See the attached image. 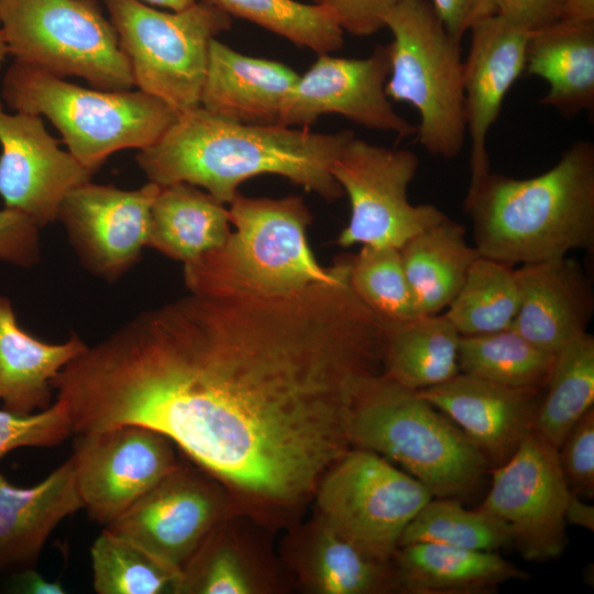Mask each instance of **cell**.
I'll return each mask as SVG.
<instances>
[{
  "mask_svg": "<svg viewBox=\"0 0 594 594\" xmlns=\"http://www.w3.org/2000/svg\"><path fill=\"white\" fill-rule=\"evenodd\" d=\"M384 343L349 272L278 296L190 293L97 343L84 414L94 430L158 431L229 486L288 504L352 448L353 407L383 374Z\"/></svg>",
  "mask_w": 594,
  "mask_h": 594,
  "instance_id": "obj_1",
  "label": "cell"
},
{
  "mask_svg": "<svg viewBox=\"0 0 594 594\" xmlns=\"http://www.w3.org/2000/svg\"><path fill=\"white\" fill-rule=\"evenodd\" d=\"M350 130L316 133L284 125L230 121L201 106L178 113L136 162L150 182L161 187L187 183L230 204L245 180L278 175L328 201L344 194L332 167L354 138Z\"/></svg>",
  "mask_w": 594,
  "mask_h": 594,
  "instance_id": "obj_2",
  "label": "cell"
},
{
  "mask_svg": "<svg viewBox=\"0 0 594 594\" xmlns=\"http://www.w3.org/2000/svg\"><path fill=\"white\" fill-rule=\"evenodd\" d=\"M474 248L510 266L594 249V144L578 141L548 170L514 178L490 172L469 188Z\"/></svg>",
  "mask_w": 594,
  "mask_h": 594,
  "instance_id": "obj_3",
  "label": "cell"
},
{
  "mask_svg": "<svg viewBox=\"0 0 594 594\" xmlns=\"http://www.w3.org/2000/svg\"><path fill=\"white\" fill-rule=\"evenodd\" d=\"M231 232L224 243L185 263L191 294L207 297L278 296L349 272V257L321 266L308 241L311 215L301 197L252 198L238 194L229 204Z\"/></svg>",
  "mask_w": 594,
  "mask_h": 594,
  "instance_id": "obj_4",
  "label": "cell"
},
{
  "mask_svg": "<svg viewBox=\"0 0 594 594\" xmlns=\"http://www.w3.org/2000/svg\"><path fill=\"white\" fill-rule=\"evenodd\" d=\"M352 447L391 459L433 497L465 496L490 468L468 436L416 391L383 374L360 392L351 417Z\"/></svg>",
  "mask_w": 594,
  "mask_h": 594,
  "instance_id": "obj_5",
  "label": "cell"
},
{
  "mask_svg": "<svg viewBox=\"0 0 594 594\" xmlns=\"http://www.w3.org/2000/svg\"><path fill=\"white\" fill-rule=\"evenodd\" d=\"M1 97L14 111L46 117L92 174L114 152L156 142L178 116L140 89H88L19 61L4 74Z\"/></svg>",
  "mask_w": 594,
  "mask_h": 594,
  "instance_id": "obj_6",
  "label": "cell"
},
{
  "mask_svg": "<svg viewBox=\"0 0 594 594\" xmlns=\"http://www.w3.org/2000/svg\"><path fill=\"white\" fill-rule=\"evenodd\" d=\"M385 28L392 34L386 45L388 99L416 109V135L427 153L458 156L466 136L461 42L447 32L428 0L402 2Z\"/></svg>",
  "mask_w": 594,
  "mask_h": 594,
  "instance_id": "obj_7",
  "label": "cell"
},
{
  "mask_svg": "<svg viewBox=\"0 0 594 594\" xmlns=\"http://www.w3.org/2000/svg\"><path fill=\"white\" fill-rule=\"evenodd\" d=\"M134 85L182 113L200 106L210 42L232 16L208 0L160 11L140 0H102Z\"/></svg>",
  "mask_w": 594,
  "mask_h": 594,
  "instance_id": "obj_8",
  "label": "cell"
},
{
  "mask_svg": "<svg viewBox=\"0 0 594 594\" xmlns=\"http://www.w3.org/2000/svg\"><path fill=\"white\" fill-rule=\"evenodd\" d=\"M8 53L57 77L77 76L94 88L134 85L117 31L97 0H0Z\"/></svg>",
  "mask_w": 594,
  "mask_h": 594,
  "instance_id": "obj_9",
  "label": "cell"
},
{
  "mask_svg": "<svg viewBox=\"0 0 594 594\" xmlns=\"http://www.w3.org/2000/svg\"><path fill=\"white\" fill-rule=\"evenodd\" d=\"M316 493L322 522L383 561H391L407 525L433 497L413 475L356 447L327 470Z\"/></svg>",
  "mask_w": 594,
  "mask_h": 594,
  "instance_id": "obj_10",
  "label": "cell"
},
{
  "mask_svg": "<svg viewBox=\"0 0 594 594\" xmlns=\"http://www.w3.org/2000/svg\"><path fill=\"white\" fill-rule=\"evenodd\" d=\"M419 167L417 155L354 136L332 167L350 202V219L338 244L392 246L400 250L413 237L448 216L430 204L413 205L408 188Z\"/></svg>",
  "mask_w": 594,
  "mask_h": 594,
  "instance_id": "obj_11",
  "label": "cell"
},
{
  "mask_svg": "<svg viewBox=\"0 0 594 594\" xmlns=\"http://www.w3.org/2000/svg\"><path fill=\"white\" fill-rule=\"evenodd\" d=\"M492 473L491 490L480 508L508 525L513 546L524 559L543 562L558 558L566 544L570 496L558 449L532 429Z\"/></svg>",
  "mask_w": 594,
  "mask_h": 594,
  "instance_id": "obj_12",
  "label": "cell"
},
{
  "mask_svg": "<svg viewBox=\"0 0 594 594\" xmlns=\"http://www.w3.org/2000/svg\"><path fill=\"white\" fill-rule=\"evenodd\" d=\"M73 447L82 508L105 527L179 466L173 441L139 425L78 433Z\"/></svg>",
  "mask_w": 594,
  "mask_h": 594,
  "instance_id": "obj_13",
  "label": "cell"
},
{
  "mask_svg": "<svg viewBox=\"0 0 594 594\" xmlns=\"http://www.w3.org/2000/svg\"><path fill=\"white\" fill-rule=\"evenodd\" d=\"M388 75L386 45H377L363 58L319 54L308 70L299 75L279 125L305 128L321 116L334 113L399 139L416 135L417 125L399 116L386 95Z\"/></svg>",
  "mask_w": 594,
  "mask_h": 594,
  "instance_id": "obj_14",
  "label": "cell"
},
{
  "mask_svg": "<svg viewBox=\"0 0 594 594\" xmlns=\"http://www.w3.org/2000/svg\"><path fill=\"white\" fill-rule=\"evenodd\" d=\"M160 189L152 182L134 190L88 182L65 197L58 219L88 270L111 280L135 264L147 246Z\"/></svg>",
  "mask_w": 594,
  "mask_h": 594,
  "instance_id": "obj_15",
  "label": "cell"
},
{
  "mask_svg": "<svg viewBox=\"0 0 594 594\" xmlns=\"http://www.w3.org/2000/svg\"><path fill=\"white\" fill-rule=\"evenodd\" d=\"M0 198L38 228L56 219L65 197L92 173L46 130L41 116L9 113L0 99Z\"/></svg>",
  "mask_w": 594,
  "mask_h": 594,
  "instance_id": "obj_16",
  "label": "cell"
},
{
  "mask_svg": "<svg viewBox=\"0 0 594 594\" xmlns=\"http://www.w3.org/2000/svg\"><path fill=\"white\" fill-rule=\"evenodd\" d=\"M222 507L221 494L211 481L178 466L105 528L182 572L218 528Z\"/></svg>",
  "mask_w": 594,
  "mask_h": 594,
  "instance_id": "obj_17",
  "label": "cell"
},
{
  "mask_svg": "<svg viewBox=\"0 0 594 594\" xmlns=\"http://www.w3.org/2000/svg\"><path fill=\"white\" fill-rule=\"evenodd\" d=\"M542 388L514 387L465 373L420 391L419 396L453 421L490 466L505 463L532 430Z\"/></svg>",
  "mask_w": 594,
  "mask_h": 594,
  "instance_id": "obj_18",
  "label": "cell"
},
{
  "mask_svg": "<svg viewBox=\"0 0 594 594\" xmlns=\"http://www.w3.org/2000/svg\"><path fill=\"white\" fill-rule=\"evenodd\" d=\"M464 59V113L471 141V182L475 187L491 172L487 152L490 130L504 100L525 73L528 31L496 14L475 25Z\"/></svg>",
  "mask_w": 594,
  "mask_h": 594,
  "instance_id": "obj_19",
  "label": "cell"
},
{
  "mask_svg": "<svg viewBox=\"0 0 594 594\" xmlns=\"http://www.w3.org/2000/svg\"><path fill=\"white\" fill-rule=\"evenodd\" d=\"M515 274L519 306L512 328L516 332L553 355L587 332L594 295L578 261L564 256L522 264Z\"/></svg>",
  "mask_w": 594,
  "mask_h": 594,
  "instance_id": "obj_20",
  "label": "cell"
},
{
  "mask_svg": "<svg viewBox=\"0 0 594 594\" xmlns=\"http://www.w3.org/2000/svg\"><path fill=\"white\" fill-rule=\"evenodd\" d=\"M298 77L280 62L242 54L216 37L209 45L200 106L230 121L279 125Z\"/></svg>",
  "mask_w": 594,
  "mask_h": 594,
  "instance_id": "obj_21",
  "label": "cell"
},
{
  "mask_svg": "<svg viewBox=\"0 0 594 594\" xmlns=\"http://www.w3.org/2000/svg\"><path fill=\"white\" fill-rule=\"evenodd\" d=\"M79 509L70 457L30 487L14 485L0 472V574L35 569L53 530Z\"/></svg>",
  "mask_w": 594,
  "mask_h": 594,
  "instance_id": "obj_22",
  "label": "cell"
},
{
  "mask_svg": "<svg viewBox=\"0 0 594 594\" xmlns=\"http://www.w3.org/2000/svg\"><path fill=\"white\" fill-rule=\"evenodd\" d=\"M398 590L410 594H487L527 573L496 551L420 542L392 556Z\"/></svg>",
  "mask_w": 594,
  "mask_h": 594,
  "instance_id": "obj_23",
  "label": "cell"
},
{
  "mask_svg": "<svg viewBox=\"0 0 594 594\" xmlns=\"http://www.w3.org/2000/svg\"><path fill=\"white\" fill-rule=\"evenodd\" d=\"M88 345L73 333L63 343L44 342L16 321L11 301L0 296V403L16 414L52 405V380Z\"/></svg>",
  "mask_w": 594,
  "mask_h": 594,
  "instance_id": "obj_24",
  "label": "cell"
},
{
  "mask_svg": "<svg viewBox=\"0 0 594 594\" xmlns=\"http://www.w3.org/2000/svg\"><path fill=\"white\" fill-rule=\"evenodd\" d=\"M525 73L548 84L540 103L565 117L594 107V24L556 21L529 33Z\"/></svg>",
  "mask_w": 594,
  "mask_h": 594,
  "instance_id": "obj_25",
  "label": "cell"
},
{
  "mask_svg": "<svg viewBox=\"0 0 594 594\" xmlns=\"http://www.w3.org/2000/svg\"><path fill=\"white\" fill-rule=\"evenodd\" d=\"M230 226L224 204L197 186L172 184L153 202L147 246L185 264L221 246Z\"/></svg>",
  "mask_w": 594,
  "mask_h": 594,
  "instance_id": "obj_26",
  "label": "cell"
},
{
  "mask_svg": "<svg viewBox=\"0 0 594 594\" xmlns=\"http://www.w3.org/2000/svg\"><path fill=\"white\" fill-rule=\"evenodd\" d=\"M418 316L447 308L480 256L465 240V228L449 217L413 237L400 250Z\"/></svg>",
  "mask_w": 594,
  "mask_h": 594,
  "instance_id": "obj_27",
  "label": "cell"
},
{
  "mask_svg": "<svg viewBox=\"0 0 594 594\" xmlns=\"http://www.w3.org/2000/svg\"><path fill=\"white\" fill-rule=\"evenodd\" d=\"M459 340L444 314L385 322L383 375L411 391L441 384L460 373Z\"/></svg>",
  "mask_w": 594,
  "mask_h": 594,
  "instance_id": "obj_28",
  "label": "cell"
},
{
  "mask_svg": "<svg viewBox=\"0 0 594 594\" xmlns=\"http://www.w3.org/2000/svg\"><path fill=\"white\" fill-rule=\"evenodd\" d=\"M532 429L559 449L594 404V337L583 333L559 353L544 386Z\"/></svg>",
  "mask_w": 594,
  "mask_h": 594,
  "instance_id": "obj_29",
  "label": "cell"
},
{
  "mask_svg": "<svg viewBox=\"0 0 594 594\" xmlns=\"http://www.w3.org/2000/svg\"><path fill=\"white\" fill-rule=\"evenodd\" d=\"M518 306L514 266L480 255L444 315L460 336H480L512 328Z\"/></svg>",
  "mask_w": 594,
  "mask_h": 594,
  "instance_id": "obj_30",
  "label": "cell"
},
{
  "mask_svg": "<svg viewBox=\"0 0 594 594\" xmlns=\"http://www.w3.org/2000/svg\"><path fill=\"white\" fill-rule=\"evenodd\" d=\"M554 358L513 328L459 340L460 372L507 386L543 389Z\"/></svg>",
  "mask_w": 594,
  "mask_h": 594,
  "instance_id": "obj_31",
  "label": "cell"
},
{
  "mask_svg": "<svg viewBox=\"0 0 594 594\" xmlns=\"http://www.w3.org/2000/svg\"><path fill=\"white\" fill-rule=\"evenodd\" d=\"M90 557L98 594L177 593L180 571L107 528L94 541Z\"/></svg>",
  "mask_w": 594,
  "mask_h": 594,
  "instance_id": "obj_32",
  "label": "cell"
},
{
  "mask_svg": "<svg viewBox=\"0 0 594 594\" xmlns=\"http://www.w3.org/2000/svg\"><path fill=\"white\" fill-rule=\"evenodd\" d=\"M309 579L323 594L399 591L389 561L378 560L322 522L308 561Z\"/></svg>",
  "mask_w": 594,
  "mask_h": 594,
  "instance_id": "obj_33",
  "label": "cell"
},
{
  "mask_svg": "<svg viewBox=\"0 0 594 594\" xmlns=\"http://www.w3.org/2000/svg\"><path fill=\"white\" fill-rule=\"evenodd\" d=\"M430 542L482 551L513 546L508 525L477 508L465 509L454 498L433 497L407 525L398 546Z\"/></svg>",
  "mask_w": 594,
  "mask_h": 594,
  "instance_id": "obj_34",
  "label": "cell"
},
{
  "mask_svg": "<svg viewBox=\"0 0 594 594\" xmlns=\"http://www.w3.org/2000/svg\"><path fill=\"white\" fill-rule=\"evenodd\" d=\"M230 16L250 21L319 54L340 50L344 32L326 8L296 0H208Z\"/></svg>",
  "mask_w": 594,
  "mask_h": 594,
  "instance_id": "obj_35",
  "label": "cell"
},
{
  "mask_svg": "<svg viewBox=\"0 0 594 594\" xmlns=\"http://www.w3.org/2000/svg\"><path fill=\"white\" fill-rule=\"evenodd\" d=\"M349 284L385 322L418 316L396 248L362 245L356 255L349 256Z\"/></svg>",
  "mask_w": 594,
  "mask_h": 594,
  "instance_id": "obj_36",
  "label": "cell"
},
{
  "mask_svg": "<svg viewBox=\"0 0 594 594\" xmlns=\"http://www.w3.org/2000/svg\"><path fill=\"white\" fill-rule=\"evenodd\" d=\"M253 591L243 562L216 528L183 569L177 593L248 594Z\"/></svg>",
  "mask_w": 594,
  "mask_h": 594,
  "instance_id": "obj_37",
  "label": "cell"
},
{
  "mask_svg": "<svg viewBox=\"0 0 594 594\" xmlns=\"http://www.w3.org/2000/svg\"><path fill=\"white\" fill-rule=\"evenodd\" d=\"M73 435L65 406L58 399L47 409L16 414L0 409V459L20 448H52Z\"/></svg>",
  "mask_w": 594,
  "mask_h": 594,
  "instance_id": "obj_38",
  "label": "cell"
},
{
  "mask_svg": "<svg viewBox=\"0 0 594 594\" xmlns=\"http://www.w3.org/2000/svg\"><path fill=\"white\" fill-rule=\"evenodd\" d=\"M559 464L570 491L594 496V408L574 425L558 449Z\"/></svg>",
  "mask_w": 594,
  "mask_h": 594,
  "instance_id": "obj_39",
  "label": "cell"
},
{
  "mask_svg": "<svg viewBox=\"0 0 594 594\" xmlns=\"http://www.w3.org/2000/svg\"><path fill=\"white\" fill-rule=\"evenodd\" d=\"M38 227L23 212L0 210V261L30 267L40 262Z\"/></svg>",
  "mask_w": 594,
  "mask_h": 594,
  "instance_id": "obj_40",
  "label": "cell"
},
{
  "mask_svg": "<svg viewBox=\"0 0 594 594\" xmlns=\"http://www.w3.org/2000/svg\"><path fill=\"white\" fill-rule=\"evenodd\" d=\"M406 0H310L329 10L345 33L369 36L385 28L389 12Z\"/></svg>",
  "mask_w": 594,
  "mask_h": 594,
  "instance_id": "obj_41",
  "label": "cell"
},
{
  "mask_svg": "<svg viewBox=\"0 0 594 594\" xmlns=\"http://www.w3.org/2000/svg\"><path fill=\"white\" fill-rule=\"evenodd\" d=\"M447 32L462 41L482 21L497 14L495 0H429L428 1Z\"/></svg>",
  "mask_w": 594,
  "mask_h": 594,
  "instance_id": "obj_42",
  "label": "cell"
},
{
  "mask_svg": "<svg viewBox=\"0 0 594 594\" xmlns=\"http://www.w3.org/2000/svg\"><path fill=\"white\" fill-rule=\"evenodd\" d=\"M497 14L532 32L556 22L564 0H495Z\"/></svg>",
  "mask_w": 594,
  "mask_h": 594,
  "instance_id": "obj_43",
  "label": "cell"
},
{
  "mask_svg": "<svg viewBox=\"0 0 594 594\" xmlns=\"http://www.w3.org/2000/svg\"><path fill=\"white\" fill-rule=\"evenodd\" d=\"M19 588L31 594H64L65 590L58 581L46 580L36 569L25 570L14 575Z\"/></svg>",
  "mask_w": 594,
  "mask_h": 594,
  "instance_id": "obj_44",
  "label": "cell"
},
{
  "mask_svg": "<svg viewBox=\"0 0 594 594\" xmlns=\"http://www.w3.org/2000/svg\"><path fill=\"white\" fill-rule=\"evenodd\" d=\"M571 24H594V0H564L559 18Z\"/></svg>",
  "mask_w": 594,
  "mask_h": 594,
  "instance_id": "obj_45",
  "label": "cell"
},
{
  "mask_svg": "<svg viewBox=\"0 0 594 594\" xmlns=\"http://www.w3.org/2000/svg\"><path fill=\"white\" fill-rule=\"evenodd\" d=\"M565 520L593 531V505L582 502L580 496L570 491L569 502L565 510Z\"/></svg>",
  "mask_w": 594,
  "mask_h": 594,
  "instance_id": "obj_46",
  "label": "cell"
},
{
  "mask_svg": "<svg viewBox=\"0 0 594 594\" xmlns=\"http://www.w3.org/2000/svg\"><path fill=\"white\" fill-rule=\"evenodd\" d=\"M144 2H147L148 4H154L163 8H167L170 11H180L193 3H195L197 0H143Z\"/></svg>",
  "mask_w": 594,
  "mask_h": 594,
  "instance_id": "obj_47",
  "label": "cell"
},
{
  "mask_svg": "<svg viewBox=\"0 0 594 594\" xmlns=\"http://www.w3.org/2000/svg\"><path fill=\"white\" fill-rule=\"evenodd\" d=\"M8 48H7V45H6V41H4V37H3V34H2V31H1V28H0V72H1V68H2V65H3V62L6 59V56L8 55Z\"/></svg>",
  "mask_w": 594,
  "mask_h": 594,
  "instance_id": "obj_48",
  "label": "cell"
}]
</instances>
